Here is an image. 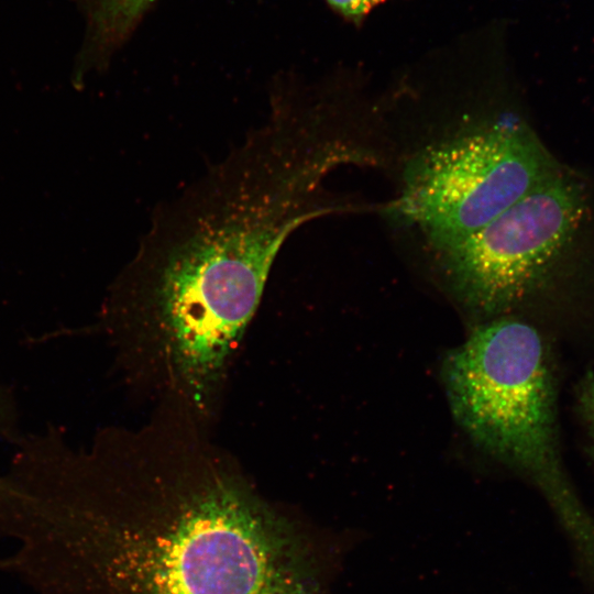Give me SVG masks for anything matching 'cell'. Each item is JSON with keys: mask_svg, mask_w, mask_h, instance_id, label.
Returning a JSON list of instances; mask_svg holds the SVG:
<instances>
[{"mask_svg": "<svg viewBox=\"0 0 594 594\" xmlns=\"http://www.w3.org/2000/svg\"><path fill=\"white\" fill-rule=\"evenodd\" d=\"M1 559L38 594H331L337 552L194 438L38 444L7 483Z\"/></svg>", "mask_w": 594, "mask_h": 594, "instance_id": "obj_1", "label": "cell"}, {"mask_svg": "<svg viewBox=\"0 0 594 594\" xmlns=\"http://www.w3.org/2000/svg\"><path fill=\"white\" fill-rule=\"evenodd\" d=\"M327 154L282 105L229 154L158 207L132 257L161 289L207 317H253L289 234L318 212Z\"/></svg>", "mask_w": 594, "mask_h": 594, "instance_id": "obj_2", "label": "cell"}, {"mask_svg": "<svg viewBox=\"0 0 594 594\" xmlns=\"http://www.w3.org/2000/svg\"><path fill=\"white\" fill-rule=\"evenodd\" d=\"M441 376L451 414L468 438L531 480L581 559L594 561V521L562 466L556 388L540 332L510 314L481 321L447 353Z\"/></svg>", "mask_w": 594, "mask_h": 594, "instance_id": "obj_3", "label": "cell"}, {"mask_svg": "<svg viewBox=\"0 0 594 594\" xmlns=\"http://www.w3.org/2000/svg\"><path fill=\"white\" fill-rule=\"evenodd\" d=\"M561 168L529 128L499 121L413 157L398 210L437 251L486 226Z\"/></svg>", "mask_w": 594, "mask_h": 594, "instance_id": "obj_4", "label": "cell"}, {"mask_svg": "<svg viewBox=\"0 0 594 594\" xmlns=\"http://www.w3.org/2000/svg\"><path fill=\"white\" fill-rule=\"evenodd\" d=\"M585 208L583 185L561 168L486 226L436 251L451 292L482 321L509 314L546 277Z\"/></svg>", "mask_w": 594, "mask_h": 594, "instance_id": "obj_5", "label": "cell"}, {"mask_svg": "<svg viewBox=\"0 0 594 594\" xmlns=\"http://www.w3.org/2000/svg\"><path fill=\"white\" fill-rule=\"evenodd\" d=\"M155 0H90L89 40L78 65L76 82L91 68L105 66Z\"/></svg>", "mask_w": 594, "mask_h": 594, "instance_id": "obj_6", "label": "cell"}, {"mask_svg": "<svg viewBox=\"0 0 594 594\" xmlns=\"http://www.w3.org/2000/svg\"><path fill=\"white\" fill-rule=\"evenodd\" d=\"M576 407L588 439V454L594 464V372L587 370L575 388Z\"/></svg>", "mask_w": 594, "mask_h": 594, "instance_id": "obj_7", "label": "cell"}, {"mask_svg": "<svg viewBox=\"0 0 594 594\" xmlns=\"http://www.w3.org/2000/svg\"><path fill=\"white\" fill-rule=\"evenodd\" d=\"M387 0H326L328 6L344 20L361 25L367 14Z\"/></svg>", "mask_w": 594, "mask_h": 594, "instance_id": "obj_8", "label": "cell"}]
</instances>
